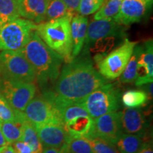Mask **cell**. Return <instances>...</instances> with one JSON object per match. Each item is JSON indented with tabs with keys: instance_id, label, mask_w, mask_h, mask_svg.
Returning a JSON list of instances; mask_svg holds the SVG:
<instances>
[{
	"instance_id": "cell-1",
	"label": "cell",
	"mask_w": 153,
	"mask_h": 153,
	"mask_svg": "<svg viewBox=\"0 0 153 153\" xmlns=\"http://www.w3.org/2000/svg\"><path fill=\"white\" fill-rule=\"evenodd\" d=\"M108 82L94 67L90 57L84 53L63 67L53 91L43 94L58 109L67 105L81 104L88 95Z\"/></svg>"
},
{
	"instance_id": "cell-2",
	"label": "cell",
	"mask_w": 153,
	"mask_h": 153,
	"mask_svg": "<svg viewBox=\"0 0 153 153\" xmlns=\"http://www.w3.org/2000/svg\"><path fill=\"white\" fill-rule=\"evenodd\" d=\"M35 72L36 79L41 87L56 82L64 60L58 53L51 49L36 30L22 51Z\"/></svg>"
},
{
	"instance_id": "cell-3",
	"label": "cell",
	"mask_w": 153,
	"mask_h": 153,
	"mask_svg": "<svg viewBox=\"0 0 153 153\" xmlns=\"http://www.w3.org/2000/svg\"><path fill=\"white\" fill-rule=\"evenodd\" d=\"M71 20L72 19L64 17L44 22L38 24L36 30L42 41L50 48L58 53L66 63L73 60Z\"/></svg>"
},
{
	"instance_id": "cell-4",
	"label": "cell",
	"mask_w": 153,
	"mask_h": 153,
	"mask_svg": "<svg viewBox=\"0 0 153 153\" xmlns=\"http://www.w3.org/2000/svg\"><path fill=\"white\" fill-rule=\"evenodd\" d=\"M120 91L114 84H105L88 95L81 104L94 120L120 108Z\"/></svg>"
},
{
	"instance_id": "cell-5",
	"label": "cell",
	"mask_w": 153,
	"mask_h": 153,
	"mask_svg": "<svg viewBox=\"0 0 153 153\" xmlns=\"http://www.w3.org/2000/svg\"><path fill=\"white\" fill-rule=\"evenodd\" d=\"M36 28L37 24L22 18L0 26V51H21Z\"/></svg>"
},
{
	"instance_id": "cell-6",
	"label": "cell",
	"mask_w": 153,
	"mask_h": 153,
	"mask_svg": "<svg viewBox=\"0 0 153 153\" xmlns=\"http://www.w3.org/2000/svg\"><path fill=\"white\" fill-rule=\"evenodd\" d=\"M0 77L25 82L36 80L33 69L22 51L0 52Z\"/></svg>"
},
{
	"instance_id": "cell-7",
	"label": "cell",
	"mask_w": 153,
	"mask_h": 153,
	"mask_svg": "<svg viewBox=\"0 0 153 153\" xmlns=\"http://www.w3.org/2000/svg\"><path fill=\"white\" fill-rule=\"evenodd\" d=\"M137 44V42L131 41L126 38L120 46L106 55L105 57L98 59L97 65L99 73L108 80L116 79L119 77L128 62Z\"/></svg>"
},
{
	"instance_id": "cell-8",
	"label": "cell",
	"mask_w": 153,
	"mask_h": 153,
	"mask_svg": "<svg viewBox=\"0 0 153 153\" xmlns=\"http://www.w3.org/2000/svg\"><path fill=\"white\" fill-rule=\"evenodd\" d=\"M23 112L26 120L35 128L48 123L62 125L59 110L43 94L41 97H34Z\"/></svg>"
},
{
	"instance_id": "cell-9",
	"label": "cell",
	"mask_w": 153,
	"mask_h": 153,
	"mask_svg": "<svg viewBox=\"0 0 153 153\" xmlns=\"http://www.w3.org/2000/svg\"><path fill=\"white\" fill-rule=\"evenodd\" d=\"M36 87L33 82L14 81L0 77V96L14 109L24 111L35 97Z\"/></svg>"
},
{
	"instance_id": "cell-10",
	"label": "cell",
	"mask_w": 153,
	"mask_h": 153,
	"mask_svg": "<svg viewBox=\"0 0 153 153\" xmlns=\"http://www.w3.org/2000/svg\"><path fill=\"white\" fill-rule=\"evenodd\" d=\"M122 133L118 112L114 111L94 120L92 134L89 137H98L116 145Z\"/></svg>"
},
{
	"instance_id": "cell-11",
	"label": "cell",
	"mask_w": 153,
	"mask_h": 153,
	"mask_svg": "<svg viewBox=\"0 0 153 153\" xmlns=\"http://www.w3.org/2000/svg\"><path fill=\"white\" fill-rule=\"evenodd\" d=\"M120 25L114 22L113 18L96 20L87 26V35L85 41V48L82 49L84 53H87L94 43L106 38L117 36L121 33Z\"/></svg>"
},
{
	"instance_id": "cell-12",
	"label": "cell",
	"mask_w": 153,
	"mask_h": 153,
	"mask_svg": "<svg viewBox=\"0 0 153 153\" xmlns=\"http://www.w3.org/2000/svg\"><path fill=\"white\" fill-rule=\"evenodd\" d=\"M123 133L144 137L149 128V123L140 108H124L118 112Z\"/></svg>"
},
{
	"instance_id": "cell-13",
	"label": "cell",
	"mask_w": 153,
	"mask_h": 153,
	"mask_svg": "<svg viewBox=\"0 0 153 153\" xmlns=\"http://www.w3.org/2000/svg\"><path fill=\"white\" fill-rule=\"evenodd\" d=\"M150 7L138 0H123L118 14L113 19L120 26H129L140 22Z\"/></svg>"
},
{
	"instance_id": "cell-14",
	"label": "cell",
	"mask_w": 153,
	"mask_h": 153,
	"mask_svg": "<svg viewBox=\"0 0 153 153\" xmlns=\"http://www.w3.org/2000/svg\"><path fill=\"white\" fill-rule=\"evenodd\" d=\"M36 129L43 148H60L70 137L64 126L60 123L45 124Z\"/></svg>"
},
{
	"instance_id": "cell-15",
	"label": "cell",
	"mask_w": 153,
	"mask_h": 153,
	"mask_svg": "<svg viewBox=\"0 0 153 153\" xmlns=\"http://www.w3.org/2000/svg\"><path fill=\"white\" fill-rule=\"evenodd\" d=\"M145 48L140 55L137 67L135 85L139 87L153 81V42L148 40L144 43Z\"/></svg>"
},
{
	"instance_id": "cell-16",
	"label": "cell",
	"mask_w": 153,
	"mask_h": 153,
	"mask_svg": "<svg viewBox=\"0 0 153 153\" xmlns=\"http://www.w3.org/2000/svg\"><path fill=\"white\" fill-rule=\"evenodd\" d=\"M19 16L34 24L45 20V12L51 0H16Z\"/></svg>"
},
{
	"instance_id": "cell-17",
	"label": "cell",
	"mask_w": 153,
	"mask_h": 153,
	"mask_svg": "<svg viewBox=\"0 0 153 153\" xmlns=\"http://www.w3.org/2000/svg\"><path fill=\"white\" fill-rule=\"evenodd\" d=\"M88 26V19L80 14L74 15L71 20V36L72 41V59L78 56L85 45Z\"/></svg>"
},
{
	"instance_id": "cell-18",
	"label": "cell",
	"mask_w": 153,
	"mask_h": 153,
	"mask_svg": "<svg viewBox=\"0 0 153 153\" xmlns=\"http://www.w3.org/2000/svg\"><path fill=\"white\" fill-rule=\"evenodd\" d=\"M70 137H87L92 134L94 119L89 115L79 116L63 125Z\"/></svg>"
},
{
	"instance_id": "cell-19",
	"label": "cell",
	"mask_w": 153,
	"mask_h": 153,
	"mask_svg": "<svg viewBox=\"0 0 153 153\" xmlns=\"http://www.w3.org/2000/svg\"><path fill=\"white\" fill-rule=\"evenodd\" d=\"M143 143V137L135 135L122 133L115 145L120 153H138Z\"/></svg>"
},
{
	"instance_id": "cell-20",
	"label": "cell",
	"mask_w": 153,
	"mask_h": 153,
	"mask_svg": "<svg viewBox=\"0 0 153 153\" xmlns=\"http://www.w3.org/2000/svg\"><path fill=\"white\" fill-rule=\"evenodd\" d=\"M143 50V48L140 45H135V48L133 50V54H132L128 62L126 65L123 72L120 74V82L127 84L135 82V79H136L137 62H138L140 55L142 53Z\"/></svg>"
},
{
	"instance_id": "cell-21",
	"label": "cell",
	"mask_w": 153,
	"mask_h": 153,
	"mask_svg": "<svg viewBox=\"0 0 153 153\" xmlns=\"http://www.w3.org/2000/svg\"><path fill=\"white\" fill-rule=\"evenodd\" d=\"M74 15V13L69 10L62 0H51L48 5L44 22H49L64 17L72 19Z\"/></svg>"
},
{
	"instance_id": "cell-22",
	"label": "cell",
	"mask_w": 153,
	"mask_h": 153,
	"mask_svg": "<svg viewBox=\"0 0 153 153\" xmlns=\"http://www.w3.org/2000/svg\"><path fill=\"white\" fill-rule=\"evenodd\" d=\"M26 122V121H25ZM25 122L8 121L1 123V130L6 142L12 145L21 140L23 133V126Z\"/></svg>"
},
{
	"instance_id": "cell-23",
	"label": "cell",
	"mask_w": 153,
	"mask_h": 153,
	"mask_svg": "<svg viewBox=\"0 0 153 153\" xmlns=\"http://www.w3.org/2000/svg\"><path fill=\"white\" fill-rule=\"evenodd\" d=\"M21 140L29 145L33 150V153L43 152V147L40 141L36 129L27 120L23 126V133Z\"/></svg>"
},
{
	"instance_id": "cell-24",
	"label": "cell",
	"mask_w": 153,
	"mask_h": 153,
	"mask_svg": "<svg viewBox=\"0 0 153 153\" xmlns=\"http://www.w3.org/2000/svg\"><path fill=\"white\" fill-rule=\"evenodd\" d=\"M62 153H94L89 141L85 137H69L60 148Z\"/></svg>"
},
{
	"instance_id": "cell-25",
	"label": "cell",
	"mask_w": 153,
	"mask_h": 153,
	"mask_svg": "<svg viewBox=\"0 0 153 153\" xmlns=\"http://www.w3.org/2000/svg\"><path fill=\"white\" fill-rule=\"evenodd\" d=\"M19 16L16 0H0V26Z\"/></svg>"
},
{
	"instance_id": "cell-26",
	"label": "cell",
	"mask_w": 153,
	"mask_h": 153,
	"mask_svg": "<svg viewBox=\"0 0 153 153\" xmlns=\"http://www.w3.org/2000/svg\"><path fill=\"white\" fill-rule=\"evenodd\" d=\"M8 121H26L24 112L14 109L0 96V123Z\"/></svg>"
},
{
	"instance_id": "cell-27",
	"label": "cell",
	"mask_w": 153,
	"mask_h": 153,
	"mask_svg": "<svg viewBox=\"0 0 153 153\" xmlns=\"http://www.w3.org/2000/svg\"><path fill=\"white\" fill-rule=\"evenodd\" d=\"M148 94L142 90H128L123 94L121 101L127 108H139L147 102Z\"/></svg>"
},
{
	"instance_id": "cell-28",
	"label": "cell",
	"mask_w": 153,
	"mask_h": 153,
	"mask_svg": "<svg viewBox=\"0 0 153 153\" xmlns=\"http://www.w3.org/2000/svg\"><path fill=\"white\" fill-rule=\"evenodd\" d=\"M123 0H105L103 5L96 12L95 20L113 18L118 14Z\"/></svg>"
},
{
	"instance_id": "cell-29",
	"label": "cell",
	"mask_w": 153,
	"mask_h": 153,
	"mask_svg": "<svg viewBox=\"0 0 153 153\" xmlns=\"http://www.w3.org/2000/svg\"><path fill=\"white\" fill-rule=\"evenodd\" d=\"M60 114L61 120L62 125H64L68 120L79 116H87L89 115L87 110L82 104H70L60 107L58 108Z\"/></svg>"
},
{
	"instance_id": "cell-30",
	"label": "cell",
	"mask_w": 153,
	"mask_h": 153,
	"mask_svg": "<svg viewBox=\"0 0 153 153\" xmlns=\"http://www.w3.org/2000/svg\"><path fill=\"white\" fill-rule=\"evenodd\" d=\"M94 153H120L116 145L98 137L87 138Z\"/></svg>"
},
{
	"instance_id": "cell-31",
	"label": "cell",
	"mask_w": 153,
	"mask_h": 153,
	"mask_svg": "<svg viewBox=\"0 0 153 153\" xmlns=\"http://www.w3.org/2000/svg\"><path fill=\"white\" fill-rule=\"evenodd\" d=\"M104 1L105 0H81L77 12L84 16L94 14L101 8Z\"/></svg>"
},
{
	"instance_id": "cell-32",
	"label": "cell",
	"mask_w": 153,
	"mask_h": 153,
	"mask_svg": "<svg viewBox=\"0 0 153 153\" xmlns=\"http://www.w3.org/2000/svg\"><path fill=\"white\" fill-rule=\"evenodd\" d=\"M11 145L14 148V153H33L31 148L24 141H16Z\"/></svg>"
},
{
	"instance_id": "cell-33",
	"label": "cell",
	"mask_w": 153,
	"mask_h": 153,
	"mask_svg": "<svg viewBox=\"0 0 153 153\" xmlns=\"http://www.w3.org/2000/svg\"><path fill=\"white\" fill-rule=\"evenodd\" d=\"M62 1L66 5L69 10L74 14L75 11H77L81 0H62Z\"/></svg>"
},
{
	"instance_id": "cell-34",
	"label": "cell",
	"mask_w": 153,
	"mask_h": 153,
	"mask_svg": "<svg viewBox=\"0 0 153 153\" xmlns=\"http://www.w3.org/2000/svg\"><path fill=\"white\" fill-rule=\"evenodd\" d=\"M138 153H153L152 143L144 142Z\"/></svg>"
},
{
	"instance_id": "cell-35",
	"label": "cell",
	"mask_w": 153,
	"mask_h": 153,
	"mask_svg": "<svg viewBox=\"0 0 153 153\" xmlns=\"http://www.w3.org/2000/svg\"><path fill=\"white\" fill-rule=\"evenodd\" d=\"M0 153H14V150L12 145L7 144L0 148Z\"/></svg>"
},
{
	"instance_id": "cell-36",
	"label": "cell",
	"mask_w": 153,
	"mask_h": 153,
	"mask_svg": "<svg viewBox=\"0 0 153 153\" xmlns=\"http://www.w3.org/2000/svg\"><path fill=\"white\" fill-rule=\"evenodd\" d=\"M42 153H62L60 148H43Z\"/></svg>"
},
{
	"instance_id": "cell-37",
	"label": "cell",
	"mask_w": 153,
	"mask_h": 153,
	"mask_svg": "<svg viewBox=\"0 0 153 153\" xmlns=\"http://www.w3.org/2000/svg\"><path fill=\"white\" fill-rule=\"evenodd\" d=\"M7 144H8V143L6 142L2 132H1V123H0V148Z\"/></svg>"
},
{
	"instance_id": "cell-38",
	"label": "cell",
	"mask_w": 153,
	"mask_h": 153,
	"mask_svg": "<svg viewBox=\"0 0 153 153\" xmlns=\"http://www.w3.org/2000/svg\"><path fill=\"white\" fill-rule=\"evenodd\" d=\"M138 1H143V2L145 3L146 4L150 6V7H151V6H152V0H138Z\"/></svg>"
}]
</instances>
